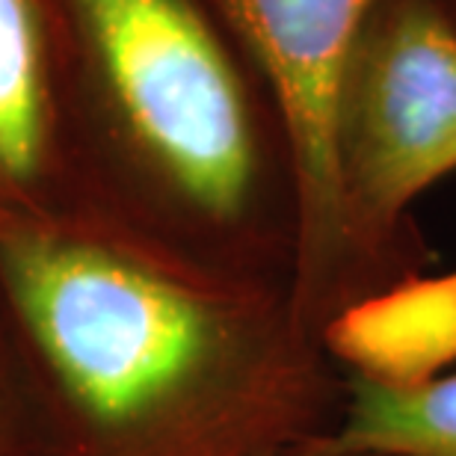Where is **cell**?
<instances>
[{
  "label": "cell",
  "instance_id": "cell-5",
  "mask_svg": "<svg viewBox=\"0 0 456 456\" xmlns=\"http://www.w3.org/2000/svg\"><path fill=\"white\" fill-rule=\"evenodd\" d=\"M113 220L53 0H0V228Z\"/></svg>",
  "mask_w": 456,
  "mask_h": 456
},
{
  "label": "cell",
  "instance_id": "cell-3",
  "mask_svg": "<svg viewBox=\"0 0 456 456\" xmlns=\"http://www.w3.org/2000/svg\"><path fill=\"white\" fill-rule=\"evenodd\" d=\"M456 172V6L379 0L344 62L335 181L359 303L424 273L412 208Z\"/></svg>",
  "mask_w": 456,
  "mask_h": 456
},
{
  "label": "cell",
  "instance_id": "cell-6",
  "mask_svg": "<svg viewBox=\"0 0 456 456\" xmlns=\"http://www.w3.org/2000/svg\"><path fill=\"white\" fill-rule=\"evenodd\" d=\"M323 341L346 373L409 386L456 364V270L418 273L346 308Z\"/></svg>",
  "mask_w": 456,
  "mask_h": 456
},
{
  "label": "cell",
  "instance_id": "cell-2",
  "mask_svg": "<svg viewBox=\"0 0 456 456\" xmlns=\"http://www.w3.org/2000/svg\"><path fill=\"white\" fill-rule=\"evenodd\" d=\"M53 4L107 211L205 267L294 288V149L225 0Z\"/></svg>",
  "mask_w": 456,
  "mask_h": 456
},
{
  "label": "cell",
  "instance_id": "cell-4",
  "mask_svg": "<svg viewBox=\"0 0 456 456\" xmlns=\"http://www.w3.org/2000/svg\"><path fill=\"white\" fill-rule=\"evenodd\" d=\"M379 0H225L285 118L299 178L294 297L317 332L359 305L335 181L344 62Z\"/></svg>",
  "mask_w": 456,
  "mask_h": 456
},
{
  "label": "cell",
  "instance_id": "cell-7",
  "mask_svg": "<svg viewBox=\"0 0 456 456\" xmlns=\"http://www.w3.org/2000/svg\"><path fill=\"white\" fill-rule=\"evenodd\" d=\"M332 444L364 456H456V368L391 386L350 373Z\"/></svg>",
  "mask_w": 456,
  "mask_h": 456
},
{
  "label": "cell",
  "instance_id": "cell-8",
  "mask_svg": "<svg viewBox=\"0 0 456 456\" xmlns=\"http://www.w3.org/2000/svg\"><path fill=\"white\" fill-rule=\"evenodd\" d=\"M288 456H364V453H350V451L335 448L332 439H317L312 444H303V448L290 451Z\"/></svg>",
  "mask_w": 456,
  "mask_h": 456
},
{
  "label": "cell",
  "instance_id": "cell-1",
  "mask_svg": "<svg viewBox=\"0 0 456 456\" xmlns=\"http://www.w3.org/2000/svg\"><path fill=\"white\" fill-rule=\"evenodd\" d=\"M0 285L71 456H288L341 424L350 377L290 285L104 220L0 228Z\"/></svg>",
  "mask_w": 456,
  "mask_h": 456
}]
</instances>
